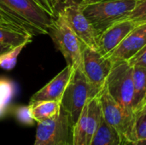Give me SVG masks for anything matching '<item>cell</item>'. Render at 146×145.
Here are the masks:
<instances>
[{
  "label": "cell",
  "mask_w": 146,
  "mask_h": 145,
  "mask_svg": "<svg viewBox=\"0 0 146 145\" xmlns=\"http://www.w3.org/2000/svg\"><path fill=\"white\" fill-rule=\"evenodd\" d=\"M56 15L42 0H0V17L33 35L48 34Z\"/></svg>",
  "instance_id": "obj_1"
},
{
  "label": "cell",
  "mask_w": 146,
  "mask_h": 145,
  "mask_svg": "<svg viewBox=\"0 0 146 145\" xmlns=\"http://www.w3.org/2000/svg\"><path fill=\"white\" fill-rule=\"evenodd\" d=\"M85 16L98 36L109 26L124 20L133 9L137 0H78Z\"/></svg>",
  "instance_id": "obj_2"
},
{
  "label": "cell",
  "mask_w": 146,
  "mask_h": 145,
  "mask_svg": "<svg viewBox=\"0 0 146 145\" xmlns=\"http://www.w3.org/2000/svg\"><path fill=\"white\" fill-rule=\"evenodd\" d=\"M98 94L99 91L89 82L82 70L74 68L60 102L61 108L69 115L74 126L86 103Z\"/></svg>",
  "instance_id": "obj_3"
},
{
  "label": "cell",
  "mask_w": 146,
  "mask_h": 145,
  "mask_svg": "<svg viewBox=\"0 0 146 145\" xmlns=\"http://www.w3.org/2000/svg\"><path fill=\"white\" fill-rule=\"evenodd\" d=\"M105 85L110 94L135 123L133 112V68L127 62L114 64L106 79Z\"/></svg>",
  "instance_id": "obj_4"
},
{
  "label": "cell",
  "mask_w": 146,
  "mask_h": 145,
  "mask_svg": "<svg viewBox=\"0 0 146 145\" xmlns=\"http://www.w3.org/2000/svg\"><path fill=\"white\" fill-rule=\"evenodd\" d=\"M48 35L50 36L55 46L64 56L67 65L81 69L83 43L68 26L59 12L56 13V18L49 28Z\"/></svg>",
  "instance_id": "obj_5"
},
{
  "label": "cell",
  "mask_w": 146,
  "mask_h": 145,
  "mask_svg": "<svg viewBox=\"0 0 146 145\" xmlns=\"http://www.w3.org/2000/svg\"><path fill=\"white\" fill-rule=\"evenodd\" d=\"M74 124L61 108L57 116L38 122L33 145H74Z\"/></svg>",
  "instance_id": "obj_6"
},
{
  "label": "cell",
  "mask_w": 146,
  "mask_h": 145,
  "mask_svg": "<svg viewBox=\"0 0 146 145\" xmlns=\"http://www.w3.org/2000/svg\"><path fill=\"white\" fill-rule=\"evenodd\" d=\"M103 118L128 144L134 142V121L108 91L106 85L98 94Z\"/></svg>",
  "instance_id": "obj_7"
},
{
  "label": "cell",
  "mask_w": 146,
  "mask_h": 145,
  "mask_svg": "<svg viewBox=\"0 0 146 145\" xmlns=\"http://www.w3.org/2000/svg\"><path fill=\"white\" fill-rule=\"evenodd\" d=\"M58 12L84 44L98 50V33L83 14L78 0H68Z\"/></svg>",
  "instance_id": "obj_8"
},
{
  "label": "cell",
  "mask_w": 146,
  "mask_h": 145,
  "mask_svg": "<svg viewBox=\"0 0 146 145\" xmlns=\"http://www.w3.org/2000/svg\"><path fill=\"white\" fill-rule=\"evenodd\" d=\"M102 119V109L98 95L86 103L74 126V145L91 144Z\"/></svg>",
  "instance_id": "obj_9"
},
{
  "label": "cell",
  "mask_w": 146,
  "mask_h": 145,
  "mask_svg": "<svg viewBox=\"0 0 146 145\" xmlns=\"http://www.w3.org/2000/svg\"><path fill=\"white\" fill-rule=\"evenodd\" d=\"M112 68L113 64L109 58L83 44L81 70L99 92L104 88Z\"/></svg>",
  "instance_id": "obj_10"
},
{
  "label": "cell",
  "mask_w": 146,
  "mask_h": 145,
  "mask_svg": "<svg viewBox=\"0 0 146 145\" xmlns=\"http://www.w3.org/2000/svg\"><path fill=\"white\" fill-rule=\"evenodd\" d=\"M145 44L146 22H144L133 28L107 58L110 59L113 65L121 62H127Z\"/></svg>",
  "instance_id": "obj_11"
},
{
  "label": "cell",
  "mask_w": 146,
  "mask_h": 145,
  "mask_svg": "<svg viewBox=\"0 0 146 145\" xmlns=\"http://www.w3.org/2000/svg\"><path fill=\"white\" fill-rule=\"evenodd\" d=\"M138 25H139V23L134 22L133 21L122 20L106 28L98 36V52L108 57L121 44L125 37Z\"/></svg>",
  "instance_id": "obj_12"
},
{
  "label": "cell",
  "mask_w": 146,
  "mask_h": 145,
  "mask_svg": "<svg viewBox=\"0 0 146 145\" xmlns=\"http://www.w3.org/2000/svg\"><path fill=\"white\" fill-rule=\"evenodd\" d=\"M74 68L67 65L56 76L47 83L39 91L34 93L30 102L37 101H58L61 102L62 94L68 84Z\"/></svg>",
  "instance_id": "obj_13"
},
{
  "label": "cell",
  "mask_w": 146,
  "mask_h": 145,
  "mask_svg": "<svg viewBox=\"0 0 146 145\" xmlns=\"http://www.w3.org/2000/svg\"><path fill=\"white\" fill-rule=\"evenodd\" d=\"M33 36L27 29L0 17V43L15 47L26 41H32Z\"/></svg>",
  "instance_id": "obj_14"
},
{
  "label": "cell",
  "mask_w": 146,
  "mask_h": 145,
  "mask_svg": "<svg viewBox=\"0 0 146 145\" xmlns=\"http://www.w3.org/2000/svg\"><path fill=\"white\" fill-rule=\"evenodd\" d=\"M133 68V112L136 115L146 107V68Z\"/></svg>",
  "instance_id": "obj_15"
},
{
  "label": "cell",
  "mask_w": 146,
  "mask_h": 145,
  "mask_svg": "<svg viewBox=\"0 0 146 145\" xmlns=\"http://www.w3.org/2000/svg\"><path fill=\"white\" fill-rule=\"evenodd\" d=\"M28 105L32 116L37 123L57 116L61 110V103L58 101L30 102Z\"/></svg>",
  "instance_id": "obj_16"
},
{
  "label": "cell",
  "mask_w": 146,
  "mask_h": 145,
  "mask_svg": "<svg viewBox=\"0 0 146 145\" xmlns=\"http://www.w3.org/2000/svg\"><path fill=\"white\" fill-rule=\"evenodd\" d=\"M90 145H128V144L103 118Z\"/></svg>",
  "instance_id": "obj_17"
},
{
  "label": "cell",
  "mask_w": 146,
  "mask_h": 145,
  "mask_svg": "<svg viewBox=\"0 0 146 145\" xmlns=\"http://www.w3.org/2000/svg\"><path fill=\"white\" fill-rule=\"evenodd\" d=\"M15 91V87L13 81L7 78H0V118L6 114Z\"/></svg>",
  "instance_id": "obj_18"
},
{
  "label": "cell",
  "mask_w": 146,
  "mask_h": 145,
  "mask_svg": "<svg viewBox=\"0 0 146 145\" xmlns=\"http://www.w3.org/2000/svg\"><path fill=\"white\" fill-rule=\"evenodd\" d=\"M32 41H26L17 46H15L7 52L0 56V68L5 70H11L14 68L17 62V57L22 49Z\"/></svg>",
  "instance_id": "obj_19"
},
{
  "label": "cell",
  "mask_w": 146,
  "mask_h": 145,
  "mask_svg": "<svg viewBox=\"0 0 146 145\" xmlns=\"http://www.w3.org/2000/svg\"><path fill=\"white\" fill-rule=\"evenodd\" d=\"M124 20L133 21L139 24L146 22V0H137L133 9Z\"/></svg>",
  "instance_id": "obj_20"
},
{
  "label": "cell",
  "mask_w": 146,
  "mask_h": 145,
  "mask_svg": "<svg viewBox=\"0 0 146 145\" xmlns=\"http://www.w3.org/2000/svg\"><path fill=\"white\" fill-rule=\"evenodd\" d=\"M146 138V107L135 116L134 141Z\"/></svg>",
  "instance_id": "obj_21"
},
{
  "label": "cell",
  "mask_w": 146,
  "mask_h": 145,
  "mask_svg": "<svg viewBox=\"0 0 146 145\" xmlns=\"http://www.w3.org/2000/svg\"><path fill=\"white\" fill-rule=\"evenodd\" d=\"M14 115L16 120L22 125L32 126L34 123V119L32 116L29 105L27 106H18L14 110Z\"/></svg>",
  "instance_id": "obj_22"
},
{
  "label": "cell",
  "mask_w": 146,
  "mask_h": 145,
  "mask_svg": "<svg viewBox=\"0 0 146 145\" xmlns=\"http://www.w3.org/2000/svg\"><path fill=\"white\" fill-rule=\"evenodd\" d=\"M132 67H142L146 68V44L132 58L127 61Z\"/></svg>",
  "instance_id": "obj_23"
},
{
  "label": "cell",
  "mask_w": 146,
  "mask_h": 145,
  "mask_svg": "<svg viewBox=\"0 0 146 145\" xmlns=\"http://www.w3.org/2000/svg\"><path fill=\"white\" fill-rule=\"evenodd\" d=\"M68 0H43V2L52 10L56 13V6L58 3H66Z\"/></svg>",
  "instance_id": "obj_24"
},
{
  "label": "cell",
  "mask_w": 146,
  "mask_h": 145,
  "mask_svg": "<svg viewBox=\"0 0 146 145\" xmlns=\"http://www.w3.org/2000/svg\"><path fill=\"white\" fill-rule=\"evenodd\" d=\"M12 48H14V46L8 44H4V43H0V56L5 52H7L8 50H11Z\"/></svg>",
  "instance_id": "obj_25"
},
{
  "label": "cell",
  "mask_w": 146,
  "mask_h": 145,
  "mask_svg": "<svg viewBox=\"0 0 146 145\" xmlns=\"http://www.w3.org/2000/svg\"><path fill=\"white\" fill-rule=\"evenodd\" d=\"M133 145H146V138H142V139H139L134 141L133 144Z\"/></svg>",
  "instance_id": "obj_26"
}]
</instances>
